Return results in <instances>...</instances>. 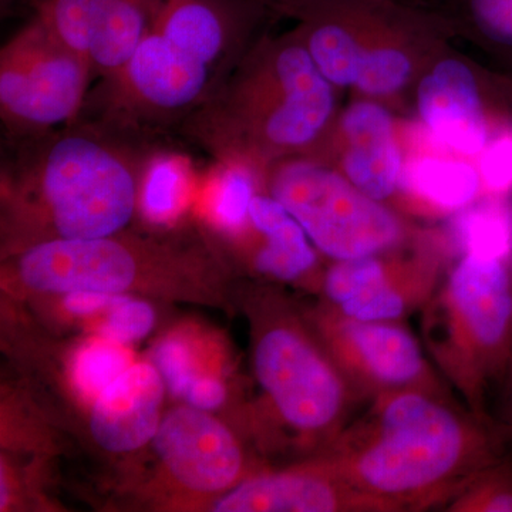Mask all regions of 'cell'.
I'll return each mask as SVG.
<instances>
[{
  "instance_id": "obj_1",
  "label": "cell",
  "mask_w": 512,
  "mask_h": 512,
  "mask_svg": "<svg viewBox=\"0 0 512 512\" xmlns=\"http://www.w3.org/2000/svg\"><path fill=\"white\" fill-rule=\"evenodd\" d=\"M508 431L447 390L373 397L330 444L323 470L383 512L444 507L477 473L504 458Z\"/></svg>"
},
{
  "instance_id": "obj_2",
  "label": "cell",
  "mask_w": 512,
  "mask_h": 512,
  "mask_svg": "<svg viewBox=\"0 0 512 512\" xmlns=\"http://www.w3.org/2000/svg\"><path fill=\"white\" fill-rule=\"evenodd\" d=\"M157 140L79 116L39 136L6 140L3 187L33 204L53 239L111 237L137 208L138 177Z\"/></svg>"
},
{
  "instance_id": "obj_3",
  "label": "cell",
  "mask_w": 512,
  "mask_h": 512,
  "mask_svg": "<svg viewBox=\"0 0 512 512\" xmlns=\"http://www.w3.org/2000/svg\"><path fill=\"white\" fill-rule=\"evenodd\" d=\"M332 84L298 39L242 57L180 133L214 160H265L318 140L332 117Z\"/></svg>"
},
{
  "instance_id": "obj_4",
  "label": "cell",
  "mask_w": 512,
  "mask_h": 512,
  "mask_svg": "<svg viewBox=\"0 0 512 512\" xmlns=\"http://www.w3.org/2000/svg\"><path fill=\"white\" fill-rule=\"evenodd\" d=\"M421 313L441 376L470 412L490 419L488 399L512 360V256L461 254Z\"/></svg>"
},
{
  "instance_id": "obj_5",
  "label": "cell",
  "mask_w": 512,
  "mask_h": 512,
  "mask_svg": "<svg viewBox=\"0 0 512 512\" xmlns=\"http://www.w3.org/2000/svg\"><path fill=\"white\" fill-rule=\"evenodd\" d=\"M220 83L210 67L150 29L130 59L90 90L79 116L158 140L180 130Z\"/></svg>"
},
{
  "instance_id": "obj_6",
  "label": "cell",
  "mask_w": 512,
  "mask_h": 512,
  "mask_svg": "<svg viewBox=\"0 0 512 512\" xmlns=\"http://www.w3.org/2000/svg\"><path fill=\"white\" fill-rule=\"evenodd\" d=\"M89 63L64 45L36 16L0 52V116L6 140L39 136L82 113Z\"/></svg>"
},
{
  "instance_id": "obj_7",
  "label": "cell",
  "mask_w": 512,
  "mask_h": 512,
  "mask_svg": "<svg viewBox=\"0 0 512 512\" xmlns=\"http://www.w3.org/2000/svg\"><path fill=\"white\" fill-rule=\"evenodd\" d=\"M269 191L302 225L315 247L335 261L384 254L402 241L399 218L382 202L312 161L276 165Z\"/></svg>"
},
{
  "instance_id": "obj_8",
  "label": "cell",
  "mask_w": 512,
  "mask_h": 512,
  "mask_svg": "<svg viewBox=\"0 0 512 512\" xmlns=\"http://www.w3.org/2000/svg\"><path fill=\"white\" fill-rule=\"evenodd\" d=\"M255 373L286 424L335 441L367 403L333 357L298 330L274 326L255 349Z\"/></svg>"
},
{
  "instance_id": "obj_9",
  "label": "cell",
  "mask_w": 512,
  "mask_h": 512,
  "mask_svg": "<svg viewBox=\"0 0 512 512\" xmlns=\"http://www.w3.org/2000/svg\"><path fill=\"white\" fill-rule=\"evenodd\" d=\"M326 336L336 365L366 402L394 390H447L402 322H367L332 309Z\"/></svg>"
},
{
  "instance_id": "obj_10",
  "label": "cell",
  "mask_w": 512,
  "mask_h": 512,
  "mask_svg": "<svg viewBox=\"0 0 512 512\" xmlns=\"http://www.w3.org/2000/svg\"><path fill=\"white\" fill-rule=\"evenodd\" d=\"M157 0H36L43 23L92 69L94 80L130 59L150 30Z\"/></svg>"
},
{
  "instance_id": "obj_11",
  "label": "cell",
  "mask_w": 512,
  "mask_h": 512,
  "mask_svg": "<svg viewBox=\"0 0 512 512\" xmlns=\"http://www.w3.org/2000/svg\"><path fill=\"white\" fill-rule=\"evenodd\" d=\"M380 255L335 261L329 268L323 291L333 311L367 322H402L430 301L441 282L436 268L390 264Z\"/></svg>"
},
{
  "instance_id": "obj_12",
  "label": "cell",
  "mask_w": 512,
  "mask_h": 512,
  "mask_svg": "<svg viewBox=\"0 0 512 512\" xmlns=\"http://www.w3.org/2000/svg\"><path fill=\"white\" fill-rule=\"evenodd\" d=\"M137 251L121 239H52L26 249L19 274L30 288L46 292L117 293L133 284Z\"/></svg>"
},
{
  "instance_id": "obj_13",
  "label": "cell",
  "mask_w": 512,
  "mask_h": 512,
  "mask_svg": "<svg viewBox=\"0 0 512 512\" xmlns=\"http://www.w3.org/2000/svg\"><path fill=\"white\" fill-rule=\"evenodd\" d=\"M264 12L259 0H157L150 29L210 67L222 82L245 56L249 30Z\"/></svg>"
},
{
  "instance_id": "obj_14",
  "label": "cell",
  "mask_w": 512,
  "mask_h": 512,
  "mask_svg": "<svg viewBox=\"0 0 512 512\" xmlns=\"http://www.w3.org/2000/svg\"><path fill=\"white\" fill-rule=\"evenodd\" d=\"M158 454L180 483L212 493L237 480L241 451L221 423L195 409H177L158 426Z\"/></svg>"
},
{
  "instance_id": "obj_15",
  "label": "cell",
  "mask_w": 512,
  "mask_h": 512,
  "mask_svg": "<svg viewBox=\"0 0 512 512\" xmlns=\"http://www.w3.org/2000/svg\"><path fill=\"white\" fill-rule=\"evenodd\" d=\"M421 120L444 146L464 156L483 153L490 141L476 76L467 64L443 60L417 90Z\"/></svg>"
},
{
  "instance_id": "obj_16",
  "label": "cell",
  "mask_w": 512,
  "mask_h": 512,
  "mask_svg": "<svg viewBox=\"0 0 512 512\" xmlns=\"http://www.w3.org/2000/svg\"><path fill=\"white\" fill-rule=\"evenodd\" d=\"M215 511L383 512L376 501L357 493L320 467L312 473H281L252 478L222 498Z\"/></svg>"
},
{
  "instance_id": "obj_17",
  "label": "cell",
  "mask_w": 512,
  "mask_h": 512,
  "mask_svg": "<svg viewBox=\"0 0 512 512\" xmlns=\"http://www.w3.org/2000/svg\"><path fill=\"white\" fill-rule=\"evenodd\" d=\"M164 384L153 366L134 365L109 384L94 403V440L114 453L137 450L156 436Z\"/></svg>"
},
{
  "instance_id": "obj_18",
  "label": "cell",
  "mask_w": 512,
  "mask_h": 512,
  "mask_svg": "<svg viewBox=\"0 0 512 512\" xmlns=\"http://www.w3.org/2000/svg\"><path fill=\"white\" fill-rule=\"evenodd\" d=\"M342 131L348 143L342 163L346 178L372 200L392 197L403 165L389 111L367 101L355 103L342 116Z\"/></svg>"
},
{
  "instance_id": "obj_19",
  "label": "cell",
  "mask_w": 512,
  "mask_h": 512,
  "mask_svg": "<svg viewBox=\"0 0 512 512\" xmlns=\"http://www.w3.org/2000/svg\"><path fill=\"white\" fill-rule=\"evenodd\" d=\"M249 224L265 239L264 247L256 252V271L281 281H295L316 265L311 238L272 195H255L249 208Z\"/></svg>"
},
{
  "instance_id": "obj_20",
  "label": "cell",
  "mask_w": 512,
  "mask_h": 512,
  "mask_svg": "<svg viewBox=\"0 0 512 512\" xmlns=\"http://www.w3.org/2000/svg\"><path fill=\"white\" fill-rule=\"evenodd\" d=\"M195 163L180 148L156 141L148 148L138 177L137 207L150 224H174L190 204Z\"/></svg>"
},
{
  "instance_id": "obj_21",
  "label": "cell",
  "mask_w": 512,
  "mask_h": 512,
  "mask_svg": "<svg viewBox=\"0 0 512 512\" xmlns=\"http://www.w3.org/2000/svg\"><path fill=\"white\" fill-rule=\"evenodd\" d=\"M481 175L473 165L448 158L424 157L403 170L400 185L440 211H460L477 201Z\"/></svg>"
},
{
  "instance_id": "obj_22",
  "label": "cell",
  "mask_w": 512,
  "mask_h": 512,
  "mask_svg": "<svg viewBox=\"0 0 512 512\" xmlns=\"http://www.w3.org/2000/svg\"><path fill=\"white\" fill-rule=\"evenodd\" d=\"M258 185V167L238 160H214L205 184V211L215 228L241 234L249 222V208Z\"/></svg>"
},
{
  "instance_id": "obj_23",
  "label": "cell",
  "mask_w": 512,
  "mask_h": 512,
  "mask_svg": "<svg viewBox=\"0 0 512 512\" xmlns=\"http://www.w3.org/2000/svg\"><path fill=\"white\" fill-rule=\"evenodd\" d=\"M450 231L461 254L512 256V210L501 201H474L457 211Z\"/></svg>"
},
{
  "instance_id": "obj_24",
  "label": "cell",
  "mask_w": 512,
  "mask_h": 512,
  "mask_svg": "<svg viewBox=\"0 0 512 512\" xmlns=\"http://www.w3.org/2000/svg\"><path fill=\"white\" fill-rule=\"evenodd\" d=\"M130 366L131 355L121 348V343L107 338L93 340L77 352L73 365L74 384L87 399H97Z\"/></svg>"
},
{
  "instance_id": "obj_25",
  "label": "cell",
  "mask_w": 512,
  "mask_h": 512,
  "mask_svg": "<svg viewBox=\"0 0 512 512\" xmlns=\"http://www.w3.org/2000/svg\"><path fill=\"white\" fill-rule=\"evenodd\" d=\"M451 512H512V463L501 458L477 473L446 505Z\"/></svg>"
},
{
  "instance_id": "obj_26",
  "label": "cell",
  "mask_w": 512,
  "mask_h": 512,
  "mask_svg": "<svg viewBox=\"0 0 512 512\" xmlns=\"http://www.w3.org/2000/svg\"><path fill=\"white\" fill-rule=\"evenodd\" d=\"M412 76V62L392 47L365 50L355 87L369 96H389L406 86Z\"/></svg>"
},
{
  "instance_id": "obj_27",
  "label": "cell",
  "mask_w": 512,
  "mask_h": 512,
  "mask_svg": "<svg viewBox=\"0 0 512 512\" xmlns=\"http://www.w3.org/2000/svg\"><path fill=\"white\" fill-rule=\"evenodd\" d=\"M488 45L512 55V0H451Z\"/></svg>"
},
{
  "instance_id": "obj_28",
  "label": "cell",
  "mask_w": 512,
  "mask_h": 512,
  "mask_svg": "<svg viewBox=\"0 0 512 512\" xmlns=\"http://www.w3.org/2000/svg\"><path fill=\"white\" fill-rule=\"evenodd\" d=\"M153 325L154 312L147 303L119 296L110 308L109 320L101 328V335L124 345L144 338Z\"/></svg>"
},
{
  "instance_id": "obj_29",
  "label": "cell",
  "mask_w": 512,
  "mask_h": 512,
  "mask_svg": "<svg viewBox=\"0 0 512 512\" xmlns=\"http://www.w3.org/2000/svg\"><path fill=\"white\" fill-rule=\"evenodd\" d=\"M481 180L490 191L503 192L512 187V133L504 131L488 141L480 163Z\"/></svg>"
},
{
  "instance_id": "obj_30",
  "label": "cell",
  "mask_w": 512,
  "mask_h": 512,
  "mask_svg": "<svg viewBox=\"0 0 512 512\" xmlns=\"http://www.w3.org/2000/svg\"><path fill=\"white\" fill-rule=\"evenodd\" d=\"M156 363L167 386L175 396L185 397L195 380L190 353L183 343L170 339L161 343L156 350Z\"/></svg>"
},
{
  "instance_id": "obj_31",
  "label": "cell",
  "mask_w": 512,
  "mask_h": 512,
  "mask_svg": "<svg viewBox=\"0 0 512 512\" xmlns=\"http://www.w3.org/2000/svg\"><path fill=\"white\" fill-rule=\"evenodd\" d=\"M119 296L113 293L96 291H79L67 293L64 306L74 315H92L101 309L111 308L117 302Z\"/></svg>"
},
{
  "instance_id": "obj_32",
  "label": "cell",
  "mask_w": 512,
  "mask_h": 512,
  "mask_svg": "<svg viewBox=\"0 0 512 512\" xmlns=\"http://www.w3.org/2000/svg\"><path fill=\"white\" fill-rule=\"evenodd\" d=\"M185 399L200 410L217 409L225 400V389L214 379H197L188 390Z\"/></svg>"
},
{
  "instance_id": "obj_33",
  "label": "cell",
  "mask_w": 512,
  "mask_h": 512,
  "mask_svg": "<svg viewBox=\"0 0 512 512\" xmlns=\"http://www.w3.org/2000/svg\"><path fill=\"white\" fill-rule=\"evenodd\" d=\"M259 2L268 10H278V12L291 13V15L305 18L313 10L328 5V3L336 2V0H259Z\"/></svg>"
},
{
  "instance_id": "obj_34",
  "label": "cell",
  "mask_w": 512,
  "mask_h": 512,
  "mask_svg": "<svg viewBox=\"0 0 512 512\" xmlns=\"http://www.w3.org/2000/svg\"><path fill=\"white\" fill-rule=\"evenodd\" d=\"M501 396H503L504 423L501 426L510 433L512 431V363L508 375L505 377L503 386H501Z\"/></svg>"
},
{
  "instance_id": "obj_35",
  "label": "cell",
  "mask_w": 512,
  "mask_h": 512,
  "mask_svg": "<svg viewBox=\"0 0 512 512\" xmlns=\"http://www.w3.org/2000/svg\"><path fill=\"white\" fill-rule=\"evenodd\" d=\"M3 2H6V0H3ZM8 2H10V0H8ZM22 2H26V3H29L30 6L33 5V3L36 2V0H22Z\"/></svg>"
},
{
  "instance_id": "obj_36",
  "label": "cell",
  "mask_w": 512,
  "mask_h": 512,
  "mask_svg": "<svg viewBox=\"0 0 512 512\" xmlns=\"http://www.w3.org/2000/svg\"><path fill=\"white\" fill-rule=\"evenodd\" d=\"M511 363H512V360H511Z\"/></svg>"
}]
</instances>
